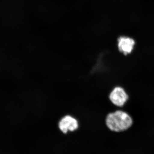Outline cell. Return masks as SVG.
<instances>
[{
	"label": "cell",
	"instance_id": "1",
	"mask_svg": "<svg viewBox=\"0 0 154 154\" xmlns=\"http://www.w3.org/2000/svg\"><path fill=\"white\" fill-rule=\"evenodd\" d=\"M105 122L108 129L116 132L127 130L133 123L131 116L121 110H115L107 113L105 116Z\"/></svg>",
	"mask_w": 154,
	"mask_h": 154
},
{
	"label": "cell",
	"instance_id": "2",
	"mask_svg": "<svg viewBox=\"0 0 154 154\" xmlns=\"http://www.w3.org/2000/svg\"><path fill=\"white\" fill-rule=\"evenodd\" d=\"M129 98L128 94L124 88L120 86H115L110 91L108 99L115 107H123Z\"/></svg>",
	"mask_w": 154,
	"mask_h": 154
},
{
	"label": "cell",
	"instance_id": "3",
	"mask_svg": "<svg viewBox=\"0 0 154 154\" xmlns=\"http://www.w3.org/2000/svg\"><path fill=\"white\" fill-rule=\"evenodd\" d=\"M58 126L61 132L67 134L68 131H74L79 127V122L76 118L70 114L63 116L60 119Z\"/></svg>",
	"mask_w": 154,
	"mask_h": 154
},
{
	"label": "cell",
	"instance_id": "4",
	"mask_svg": "<svg viewBox=\"0 0 154 154\" xmlns=\"http://www.w3.org/2000/svg\"><path fill=\"white\" fill-rule=\"evenodd\" d=\"M135 45L133 38L126 36H120L117 40L119 51L125 56L130 54L132 52Z\"/></svg>",
	"mask_w": 154,
	"mask_h": 154
}]
</instances>
